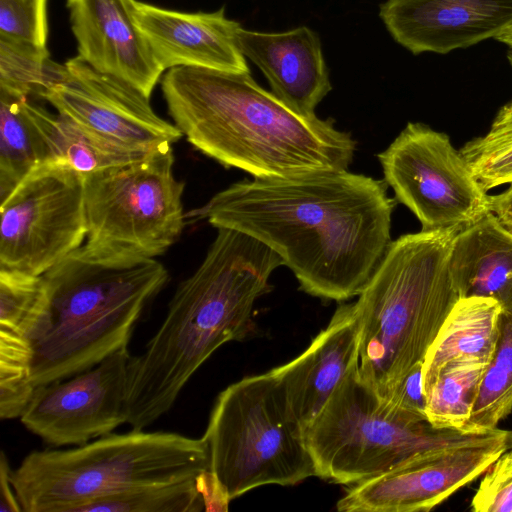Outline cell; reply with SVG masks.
I'll return each instance as SVG.
<instances>
[{"label":"cell","mask_w":512,"mask_h":512,"mask_svg":"<svg viewBox=\"0 0 512 512\" xmlns=\"http://www.w3.org/2000/svg\"><path fill=\"white\" fill-rule=\"evenodd\" d=\"M394 207L385 181L344 169L239 181L186 218L256 238L302 291L345 301L360 294L390 246Z\"/></svg>","instance_id":"1"},{"label":"cell","mask_w":512,"mask_h":512,"mask_svg":"<svg viewBox=\"0 0 512 512\" xmlns=\"http://www.w3.org/2000/svg\"><path fill=\"white\" fill-rule=\"evenodd\" d=\"M174 124L187 141L254 179L348 169L356 141L332 119L302 115L259 86L249 71L174 67L161 78Z\"/></svg>","instance_id":"2"},{"label":"cell","mask_w":512,"mask_h":512,"mask_svg":"<svg viewBox=\"0 0 512 512\" xmlns=\"http://www.w3.org/2000/svg\"><path fill=\"white\" fill-rule=\"evenodd\" d=\"M283 265L256 238L217 228L202 263L177 287L144 352L130 359L127 423L132 429H145L167 413L220 346L252 333L254 304L270 291V276Z\"/></svg>","instance_id":"3"},{"label":"cell","mask_w":512,"mask_h":512,"mask_svg":"<svg viewBox=\"0 0 512 512\" xmlns=\"http://www.w3.org/2000/svg\"><path fill=\"white\" fill-rule=\"evenodd\" d=\"M44 319L31 340L35 389L128 347L144 309L169 279L162 263L81 245L45 272Z\"/></svg>","instance_id":"4"},{"label":"cell","mask_w":512,"mask_h":512,"mask_svg":"<svg viewBox=\"0 0 512 512\" xmlns=\"http://www.w3.org/2000/svg\"><path fill=\"white\" fill-rule=\"evenodd\" d=\"M457 232L421 230L392 241L354 303L360 374L382 397L423 362L460 299L449 268Z\"/></svg>","instance_id":"5"},{"label":"cell","mask_w":512,"mask_h":512,"mask_svg":"<svg viewBox=\"0 0 512 512\" xmlns=\"http://www.w3.org/2000/svg\"><path fill=\"white\" fill-rule=\"evenodd\" d=\"M209 470L203 438L132 429L71 449L34 450L11 469L10 481L24 512H73L97 498L197 480Z\"/></svg>","instance_id":"6"},{"label":"cell","mask_w":512,"mask_h":512,"mask_svg":"<svg viewBox=\"0 0 512 512\" xmlns=\"http://www.w3.org/2000/svg\"><path fill=\"white\" fill-rule=\"evenodd\" d=\"M202 438L210 472L229 501L260 486L296 485L316 476L304 430L271 370L225 388Z\"/></svg>","instance_id":"7"},{"label":"cell","mask_w":512,"mask_h":512,"mask_svg":"<svg viewBox=\"0 0 512 512\" xmlns=\"http://www.w3.org/2000/svg\"><path fill=\"white\" fill-rule=\"evenodd\" d=\"M478 435L435 428L396 407L364 381L359 363L304 431L316 476L344 485L358 484L417 454Z\"/></svg>","instance_id":"8"},{"label":"cell","mask_w":512,"mask_h":512,"mask_svg":"<svg viewBox=\"0 0 512 512\" xmlns=\"http://www.w3.org/2000/svg\"><path fill=\"white\" fill-rule=\"evenodd\" d=\"M172 146L129 164L84 175L87 243L154 258L180 237L184 182L174 175Z\"/></svg>","instance_id":"9"},{"label":"cell","mask_w":512,"mask_h":512,"mask_svg":"<svg viewBox=\"0 0 512 512\" xmlns=\"http://www.w3.org/2000/svg\"><path fill=\"white\" fill-rule=\"evenodd\" d=\"M378 159L385 183L423 231H460L491 212L490 195L443 132L408 123Z\"/></svg>","instance_id":"10"},{"label":"cell","mask_w":512,"mask_h":512,"mask_svg":"<svg viewBox=\"0 0 512 512\" xmlns=\"http://www.w3.org/2000/svg\"><path fill=\"white\" fill-rule=\"evenodd\" d=\"M1 204L0 269L43 275L87 237L84 175L47 162Z\"/></svg>","instance_id":"11"},{"label":"cell","mask_w":512,"mask_h":512,"mask_svg":"<svg viewBox=\"0 0 512 512\" xmlns=\"http://www.w3.org/2000/svg\"><path fill=\"white\" fill-rule=\"evenodd\" d=\"M510 449L512 431L496 428L463 443L422 452L351 485L336 508L339 512L430 511Z\"/></svg>","instance_id":"12"},{"label":"cell","mask_w":512,"mask_h":512,"mask_svg":"<svg viewBox=\"0 0 512 512\" xmlns=\"http://www.w3.org/2000/svg\"><path fill=\"white\" fill-rule=\"evenodd\" d=\"M124 347L94 367L35 389L21 423L54 446L82 445L127 423L129 363Z\"/></svg>","instance_id":"13"},{"label":"cell","mask_w":512,"mask_h":512,"mask_svg":"<svg viewBox=\"0 0 512 512\" xmlns=\"http://www.w3.org/2000/svg\"><path fill=\"white\" fill-rule=\"evenodd\" d=\"M82 127L121 146L156 151L182 132L155 113L150 99L126 83L100 73L78 55L68 59L42 96Z\"/></svg>","instance_id":"14"},{"label":"cell","mask_w":512,"mask_h":512,"mask_svg":"<svg viewBox=\"0 0 512 512\" xmlns=\"http://www.w3.org/2000/svg\"><path fill=\"white\" fill-rule=\"evenodd\" d=\"M379 16L413 54H447L512 30V0H387Z\"/></svg>","instance_id":"15"},{"label":"cell","mask_w":512,"mask_h":512,"mask_svg":"<svg viewBox=\"0 0 512 512\" xmlns=\"http://www.w3.org/2000/svg\"><path fill=\"white\" fill-rule=\"evenodd\" d=\"M135 0H66L78 56L150 99L164 74L133 17Z\"/></svg>","instance_id":"16"},{"label":"cell","mask_w":512,"mask_h":512,"mask_svg":"<svg viewBox=\"0 0 512 512\" xmlns=\"http://www.w3.org/2000/svg\"><path fill=\"white\" fill-rule=\"evenodd\" d=\"M133 17L164 72L182 66L249 71L238 44L241 25L224 8L187 13L135 0Z\"/></svg>","instance_id":"17"},{"label":"cell","mask_w":512,"mask_h":512,"mask_svg":"<svg viewBox=\"0 0 512 512\" xmlns=\"http://www.w3.org/2000/svg\"><path fill=\"white\" fill-rule=\"evenodd\" d=\"M361 324L354 303L337 307L328 325L291 361L271 371L305 431L336 386L359 363Z\"/></svg>","instance_id":"18"},{"label":"cell","mask_w":512,"mask_h":512,"mask_svg":"<svg viewBox=\"0 0 512 512\" xmlns=\"http://www.w3.org/2000/svg\"><path fill=\"white\" fill-rule=\"evenodd\" d=\"M238 44L245 58L265 75L271 92L299 114L314 115L332 89L320 39L306 26L284 32L241 27Z\"/></svg>","instance_id":"19"},{"label":"cell","mask_w":512,"mask_h":512,"mask_svg":"<svg viewBox=\"0 0 512 512\" xmlns=\"http://www.w3.org/2000/svg\"><path fill=\"white\" fill-rule=\"evenodd\" d=\"M449 268L460 298H493L512 315V232L493 212L457 232Z\"/></svg>","instance_id":"20"},{"label":"cell","mask_w":512,"mask_h":512,"mask_svg":"<svg viewBox=\"0 0 512 512\" xmlns=\"http://www.w3.org/2000/svg\"><path fill=\"white\" fill-rule=\"evenodd\" d=\"M501 314L500 304L489 297L468 296L454 304L424 357V394L448 363L489 364L499 339Z\"/></svg>","instance_id":"21"},{"label":"cell","mask_w":512,"mask_h":512,"mask_svg":"<svg viewBox=\"0 0 512 512\" xmlns=\"http://www.w3.org/2000/svg\"><path fill=\"white\" fill-rule=\"evenodd\" d=\"M29 109L42 137L47 162L67 165L81 174L129 164L155 152L116 144L67 116L54 115L32 102Z\"/></svg>","instance_id":"22"},{"label":"cell","mask_w":512,"mask_h":512,"mask_svg":"<svg viewBox=\"0 0 512 512\" xmlns=\"http://www.w3.org/2000/svg\"><path fill=\"white\" fill-rule=\"evenodd\" d=\"M28 98L0 90V203L35 168L47 163Z\"/></svg>","instance_id":"23"},{"label":"cell","mask_w":512,"mask_h":512,"mask_svg":"<svg viewBox=\"0 0 512 512\" xmlns=\"http://www.w3.org/2000/svg\"><path fill=\"white\" fill-rule=\"evenodd\" d=\"M512 412V315L502 313L495 352L487 365L463 432L484 434Z\"/></svg>","instance_id":"24"},{"label":"cell","mask_w":512,"mask_h":512,"mask_svg":"<svg viewBox=\"0 0 512 512\" xmlns=\"http://www.w3.org/2000/svg\"><path fill=\"white\" fill-rule=\"evenodd\" d=\"M487 365L478 361H455L441 369L425 393V414L432 426L463 432Z\"/></svg>","instance_id":"25"},{"label":"cell","mask_w":512,"mask_h":512,"mask_svg":"<svg viewBox=\"0 0 512 512\" xmlns=\"http://www.w3.org/2000/svg\"><path fill=\"white\" fill-rule=\"evenodd\" d=\"M199 479L125 490L86 502L73 512H200Z\"/></svg>","instance_id":"26"},{"label":"cell","mask_w":512,"mask_h":512,"mask_svg":"<svg viewBox=\"0 0 512 512\" xmlns=\"http://www.w3.org/2000/svg\"><path fill=\"white\" fill-rule=\"evenodd\" d=\"M46 311L43 276L0 269V334L32 340Z\"/></svg>","instance_id":"27"},{"label":"cell","mask_w":512,"mask_h":512,"mask_svg":"<svg viewBox=\"0 0 512 512\" xmlns=\"http://www.w3.org/2000/svg\"><path fill=\"white\" fill-rule=\"evenodd\" d=\"M460 152L484 190L512 183V100L500 108L489 131Z\"/></svg>","instance_id":"28"},{"label":"cell","mask_w":512,"mask_h":512,"mask_svg":"<svg viewBox=\"0 0 512 512\" xmlns=\"http://www.w3.org/2000/svg\"><path fill=\"white\" fill-rule=\"evenodd\" d=\"M61 66L50 59L47 47L0 38V90L42 98Z\"/></svg>","instance_id":"29"},{"label":"cell","mask_w":512,"mask_h":512,"mask_svg":"<svg viewBox=\"0 0 512 512\" xmlns=\"http://www.w3.org/2000/svg\"><path fill=\"white\" fill-rule=\"evenodd\" d=\"M32 344L0 334V417L20 418L35 392L31 380Z\"/></svg>","instance_id":"30"},{"label":"cell","mask_w":512,"mask_h":512,"mask_svg":"<svg viewBox=\"0 0 512 512\" xmlns=\"http://www.w3.org/2000/svg\"><path fill=\"white\" fill-rule=\"evenodd\" d=\"M48 0H0V38L47 47Z\"/></svg>","instance_id":"31"},{"label":"cell","mask_w":512,"mask_h":512,"mask_svg":"<svg viewBox=\"0 0 512 512\" xmlns=\"http://www.w3.org/2000/svg\"><path fill=\"white\" fill-rule=\"evenodd\" d=\"M471 508L475 512H512V449L486 470Z\"/></svg>","instance_id":"32"},{"label":"cell","mask_w":512,"mask_h":512,"mask_svg":"<svg viewBox=\"0 0 512 512\" xmlns=\"http://www.w3.org/2000/svg\"><path fill=\"white\" fill-rule=\"evenodd\" d=\"M423 362L415 365L383 398L409 413L427 420L426 397L422 383Z\"/></svg>","instance_id":"33"},{"label":"cell","mask_w":512,"mask_h":512,"mask_svg":"<svg viewBox=\"0 0 512 512\" xmlns=\"http://www.w3.org/2000/svg\"><path fill=\"white\" fill-rule=\"evenodd\" d=\"M11 468L4 451L0 456V512L23 511L10 481Z\"/></svg>","instance_id":"34"},{"label":"cell","mask_w":512,"mask_h":512,"mask_svg":"<svg viewBox=\"0 0 512 512\" xmlns=\"http://www.w3.org/2000/svg\"><path fill=\"white\" fill-rule=\"evenodd\" d=\"M490 208L500 222L512 232V183L505 191L490 196Z\"/></svg>","instance_id":"35"},{"label":"cell","mask_w":512,"mask_h":512,"mask_svg":"<svg viewBox=\"0 0 512 512\" xmlns=\"http://www.w3.org/2000/svg\"><path fill=\"white\" fill-rule=\"evenodd\" d=\"M496 40L504 43L508 47V60L512 65V30L499 36Z\"/></svg>","instance_id":"36"}]
</instances>
